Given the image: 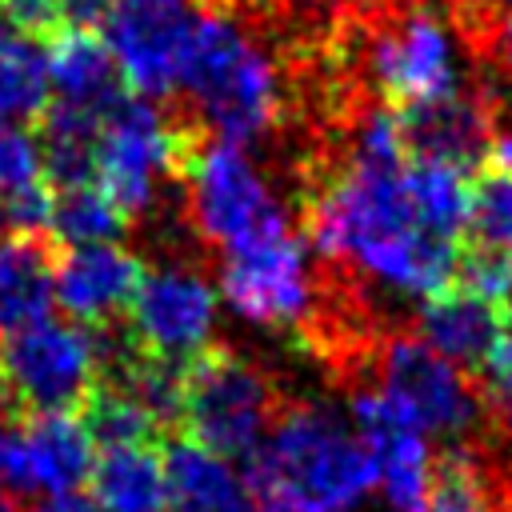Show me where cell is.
Segmentation results:
<instances>
[{"label": "cell", "mask_w": 512, "mask_h": 512, "mask_svg": "<svg viewBox=\"0 0 512 512\" xmlns=\"http://www.w3.org/2000/svg\"><path fill=\"white\" fill-rule=\"evenodd\" d=\"M56 236L8 232L0 236V332H20L48 316L56 300Z\"/></svg>", "instance_id": "obj_19"}, {"label": "cell", "mask_w": 512, "mask_h": 512, "mask_svg": "<svg viewBox=\"0 0 512 512\" xmlns=\"http://www.w3.org/2000/svg\"><path fill=\"white\" fill-rule=\"evenodd\" d=\"M480 372H484V392H480L484 412L496 420L500 436L512 444V324H508V332L500 336L496 352L484 360Z\"/></svg>", "instance_id": "obj_27"}, {"label": "cell", "mask_w": 512, "mask_h": 512, "mask_svg": "<svg viewBox=\"0 0 512 512\" xmlns=\"http://www.w3.org/2000/svg\"><path fill=\"white\" fill-rule=\"evenodd\" d=\"M44 64H48V108L84 116L104 124V116L124 100V80L116 72V60L92 28L64 24L48 44H44Z\"/></svg>", "instance_id": "obj_16"}, {"label": "cell", "mask_w": 512, "mask_h": 512, "mask_svg": "<svg viewBox=\"0 0 512 512\" xmlns=\"http://www.w3.org/2000/svg\"><path fill=\"white\" fill-rule=\"evenodd\" d=\"M368 364L376 372V388L388 392L428 436L460 440L468 436L480 416L484 400L468 384L464 368L448 364L432 352L416 332H392L368 348Z\"/></svg>", "instance_id": "obj_8"}, {"label": "cell", "mask_w": 512, "mask_h": 512, "mask_svg": "<svg viewBox=\"0 0 512 512\" xmlns=\"http://www.w3.org/2000/svg\"><path fill=\"white\" fill-rule=\"evenodd\" d=\"M80 420L100 448H132V444H156L164 440V424L108 372L96 380V388L80 404Z\"/></svg>", "instance_id": "obj_22"}, {"label": "cell", "mask_w": 512, "mask_h": 512, "mask_svg": "<svg viewBox=\"0 0 512 512\" xmlns=\"http://www.w3.org/2000/svg\"><path fill=\"white\" fill-rule=\"evenodd\" d=\"M404 148L412 160H440L452 168H472L484 164L488 144L496 136L492 108L468 88H456L448 96L412 104V108H392Z\"/></svg>", "instance_id": "obj_15"}, {"label": "cell", "mask_w": 512, "mask_h": 512, "mask_svg": "<svg viewBox=\"0 0 512 512\" xmlns=\"http://www.w3.org/2000/svg\"><path fill=\"white\" fill-rule=\"evenodd\" d=\"M108 4H112V0H60L64 20H72L76 28H92L96 20H104Z\"/></svg>", "instance_id": "obj_29"}, {"label": "cell", "mask_w": 512, "mask_h": 512, "mask_svg": "<svg viewBox=\"0 0 512 512\" xmlns=\"http://www.w3.org/2000/svg\"><path fill=\"white\" fill-rule=\"evenodd\" d=\"M352 420L376 464V484L384 500L396 512H424L432 496L436 456L420 424L380 388H360L352 396Z\"/></svg>", "instance_id": "obj_14"}, {"label": "cell", "mask_w": 512, "mask_h": 512, "mask_svg": "<svg viewBox=\"0 0 512 512\" xmlns=\"http://www.w3.org/2000/svg\"><path fill=\"white\" fill-rule=\"evenodd\" d=\"M96 464V444L80 416L36 412L0 424V480L12 496H76Z\"/></svg>", "instance_id": "obj_13"}, {"label": "cell", "mask_w": 512, "mask_h": 512, "mask_svg": "<svg viewBox=\"0 0 512 512\" xmlns=\"http://www.w3.org/2000/svg\"><path fill=\"white\" fill-rule=\"evenodd\" d=\"M196 140H200L196 124H176L152 100L124 96L96 132L92 184L128 220L144 216L160 200V188L180 180Z\"/></svg>", "instance_id": "obj_5"}, {"label": "cell", "mask_w": 512, "mask_h": 512, "mask_svg": "<svg viewBox=\"0 0 512 512\" xmlns=\"http://www.w3.org/2000/svg\"><path fill=\"white\" fill-rule=\"evenodd\" d=\"M200 0H112L104 12V44L124 88L140 100H160L180 88Z\"/></svg>", "instance_id": "obj_11"}, {"label": "cell", "mask_w": 512, "mask_h": 512, "mask_svg": "<svg viewBox=\"0 0 512 512\" xmlns=\"http://www.w3.org/2000/svg\"><path fill=\"white\" fill-rule=\"evenodd\" d=\"M180 180L188 184V220L196 236L224 252L288 228L272 184L240 144L200 136L184 160Z\"/></svg>", "instance_id": "obj_7"}, {"label": "cell", "mask_w": 512, "mask_h": 512, "mask_svg": "<svg viewBox=\"0 0 512 512\" xmlns=\"http://www.w3.org/2000/svg\"><path fill=\"white\" fill-rule=\"evenodd\" d=\"M376 488L360 432L324 404H284L252 456V504L276 512H356Z\"/></svg>", "instance_id": "obj_2"}, {"label": "cell", "mask_w": 512, "mask_h": 512, "mask_svg": "<svg viewBox=\"0 0 512 512\" xmlns=\"http://www.w3.org/2000/svg\"><path fill=\"white\" fill-rule=\"evenodd\" d=\"M180 92L212 140L240 148L268 136L284 116L280 68L228 0H200Z\"/></svg>", "instance_id": "obj_3"}, {"label": "cell", "mask_w": 512, "mask_h": 512, "mask_svg": "<svg viewBox=\"0 0 512 512\" xmlns=\"http://www.w3.org/2000/svg\"><path fill=\"white\" fill-rule=\"evenodd\" d=\"M92 504L100 512H164L168 480L156 444L104 448L92 464Z\"/></svg>", "instance_id": "obj_21"}, {"label": "cell", "mask_w": 512, "mask_h": 512, "mask_svg": "<svg viewBox=\"0 0 512 512\" xmlns=\"http://www.w3.org/2000/svg\"><path fill=\"white\" fill-rule=\"evenodd\" d=\"M368 80L392 108L456 92V48L440 16L412 0H388L368 36Z\"/></svg>", "instance_id": "obj_9"}, {"label": "cell", "mask_w": 512, "mask_h": 512, "mask_svg": "<svg viewBox=\"0 0 512 512\" xmlns=\"http://www.w3.org/2000/svg\"><path fill=\"white\" fill-rule=\"evenodd\" d=\"M140 260L120 244H84L60 256L56 264V300L84 328H100L112 316L128 312V300L140 284Z\"/></svg>", "instance_id": "obj_17"}, {"label": "cell", "mask_w": 512, "mask_h": 512, "mask_svg": "<svg viewBox=\"0 0 512 512\" xmlns=\"http://www.w3.org/2000/svg\"><path fill=\"white\" fill-rule=\"evenodd\" d=\"M304 228L328 264L384 288L428 300L456 284L464 244L424 224L408 188V160H372L348 148L312 176Z\"/></svg>", "instance_id": "obj_1"}, {"label": "cell", "mask_w": 512, "mask_h": 512, "mask_svg": "<svg viewBox=\"0 0 512 512\" xmlns=\"http://www.w3.org/2000/svg\"><path fill=\"white\" fill-rule=\"evenodd\" d=\"M276 412L272 376L224 344H208L180 368V428L224 460L256 456Z\"/></svg>", "instance_id": "obj_4"}, {"label": "cell", "mask_w": 512, "mask_h": 512, "mask_svg": "<svg viewBox=\"0 0 512 512\" xmlns=\"http://www.w3.org/2000/svg\"><path fill=\"white\" fill-rule=\"evenodd\" d=\"M220 296L236 316L260 328H300L312 320L316 284L308 248L292 228H276L224 252Z\"/></svg>", "instance_id": "obj_10"}, {"label": "cell", "mask_w": 512, "mask_h": 512, "mask_svg": "<svg viewBox=\"0 0 512 512\" xmlns=\"http://www.w3.org/2000/svg\"><path fill=\"white\" fill-rule=\"evenodd\" d=\"M104 376V348L92 328L36 320L0 344V404L16 416L72 412Z\"/></svg>", "instance_id": "obj_6"}, {"label": "cell", "mask_w": 512, "mask_h": 512, "mask_svg": "<svg viewBox=\"0 0 512 512\" xmlns=\"http://www.w3.org/2000/svg\"><path fill=\"white\" fill-rule=\"evenodd\" d=\"M464 236L472 248L512 256V172L508 168H480L468 184V228Z\"/></svg>", "instance_id": "obj_25"}, {"label": "cell", "mask_w": 512, "mask_h": 512, "mask_svg": "<svg viewBox=\"0 0 512 512\" xmlns=\"http://www.w3.org/2000/svg\"><path fill=\"white\" fill-rule=\"evenodd\" d=\"M32 512H100V508L84 496H56V500H40Z\"/></svg>", "instance_id": "obj_30"}, {"label": "cell", "mask_w": 512, "mask_h": 512, "mask_svg": "<svg viewBox=\"0 0 512 512\" xmlns=\"http://www.w3.org/2000/svg\"><path fill=\"white\" fill-rule=\"evenodd\" d=\"M48 64L36 40L16 36L0 20V124L44 116L48 108Z\"/></svg>", "instance_id": "obj_23"}, {"label": "cell", "mask_w": 512, "mask_h": 512, "mask_svg": "<svg viewBox=\"0 0 512 512\" xmlns=\"http://www.w3.org/2000/svg\"><path fill=\"white\" fill-rule=\"evenodd\" d=\"M0 20L24 40H52L64 28L60 0H0Z\"/></svg>", "instance_id": "obj_28"}, {"label": "cell", "mask_w": 512, "mask_h": 512, "mask_svg": "<svg viewBox=\"0 0 512 512\" xmlns=\"http://www.w3.org/2000/svg\"><path fill=\"white\" fill-rule=\"evenodd\" d=\"M0 232H4V208H0Z\"/></svg>", "instance_id": "obj_33"}, {"label": "cell", "mask_w": 512, "mask_h": 512, "mask_svg": "<svg viewBox=\"0 0 512 512\" xmlns=\"http://www.w3.org/2000/svg\"><path fill=\"white\" fill-rule=\"evenodd\" d=\"M0 512H12V492L4 488V480H0Z\"/></svg>", "instance_id": "obj_31"}, {"label": "cell", "mask_w": 512, "mask_h": 512, "mask_svg": "<svg viewBox=\"0 0 512 512\" xmlns=\"http://www.w3.org/2000/svg\"><path fill=\"white\" fill-rule=\"evenodd\" d=\"M128 348L152 360L188 364L216 328V288L188 264L144 268L128 300Z\"/></svg>", "instance_id": "obj_12"}, {"label": "cell", "mask_w": 512, "mask_h": 512, "mask_svg": "<svg viewBox=\"0 0 512 512\" xmlns=\"http://www.w3.org/2000/svg\"><path fill=\"white\" fill-rule=\"evenodd\" d=\"M160 456L176 512H252L248 480H240L232 460L192 440H168Z\"/></svg>", "instance_id": "obj_20"}, {"label": "cell", "mask_w": 512, "mask_h": 512, "mask_svg": "<svg viewBox=\"0 0 512 512\" xmlns=\"http://www.w3.org/2000/svg\"><path fill=\"white\" fill-rule=\"evenodd\" d=\"M36 184H48L40 140L24 124H0V200Z\"/></svg>", "instance_id": "obj_26"}, {"label": "cell", "mask_w": 512, "mask_h": 512, "mask_svg": "<svg viewBox=\"0 0 512 512\" xmlns=\"http://www.w3.org/2000/svg\"><path fill=\"white\" fill-rule=\"evenodd\" d=\"M508 324L512 312L504 304L484 300L464 284H448L420 304L416 336L456 368H484Z\"/></svg>", "instance_id": "obj_18"}, {"label": "cell", "mask_w": 512, "mask_h": 512, "mask_svg": "<svg viewBox=\"0 0 512 512\" xmlns=\"http://www.w3.org/2000/svg\"><path fill=\"white\" fill-rule=\"evenodd\" d=\"M124 228H128V216L96 184L52 188V236L56 240H68L72 248L116 244Z\"/></svg>", "instance_id": "obj_24"}, {"label": "cell", "mask_w": 512, "mask_h": 512, "mask_svg": "<svg viewBox=\"0 0 512 512\" xmlns=\"http://www.w3.org/2000/svg\"><path fill=\"white\" fill-rule=\"evenodd\" d=\"M252 512H276V508H264V504H252Z\"/></svg>", "instance_id": "obj_32"}]
</instances>
